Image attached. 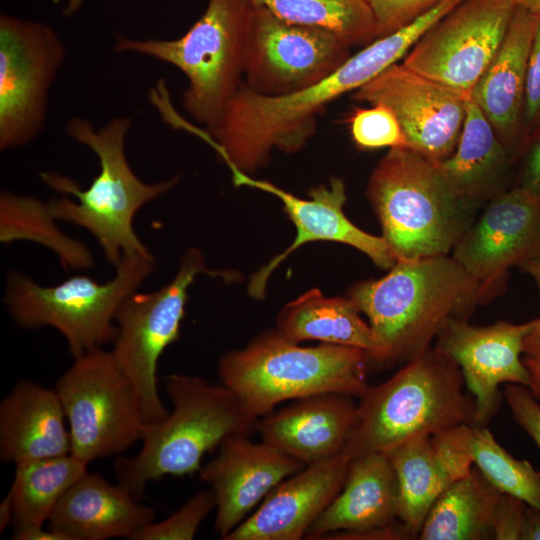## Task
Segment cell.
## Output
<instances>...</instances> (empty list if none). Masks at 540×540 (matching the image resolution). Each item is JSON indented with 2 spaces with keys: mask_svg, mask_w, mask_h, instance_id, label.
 I'll return each mask as SVG.
<instances>
[{
  "mask_svg": "<svg viewBox=\"0 0 540 540\" xmlns=\"http://www.w3.org/2000/svg\"><path fill=\"white\" fill-rule=\"evenodd\" d=\"M407 51L399 33L375 39L317 83L286 95H263L243 82L212 126L203 130L190 124L188 131L208 143L230 170L250 175L269 162L273 150L303 149L333 101L376 78Z\"/></svg>",
  "mask_w": 540,
  "mask_h": 540,
  "instance_id": "1",
  "label": "cell"
},
{
  "mask_svg": "<svg viewBox=\"0 0 540 540\" xmlns=\"http://www.w3.org/2000/svg\"><path fill=\"white\" fill-rule=\"evenodd\" d=\"M348 297L368 318L381 364L410 361L451 318L468 319L485 301L480 282L452 256L397 261L379 278L359 282Z\"/></svg>",
  "mask_w": 540,
  "mask_h": 540,
  "instance_id": "2",
  "label": "cell"
},
{
  "mask_svg": "<svg viewBox=\"0 0 540 540\" xmlns=\"http://www.w3.org/2000/svg\"><path fill=\"white\" fill-rule=\"evenodd\" d=\"M129 117H115L96 130L85 118L73 117L66 125L70 138L86 145L97 156L100 171L87 189L55 172H42L50 188L71 195L48 203L55 219L81 226L98 240L109 263L117 266L125 254H150L134 231L133 220L146 203L173 188L179 176L157 183L141 181L125 154Z\"/></svg>",
  "mask_w": 540,
  "mask_h": 540,
  "instance_id": "3",
  "label": "cell"
},
{
  "mask_svg": "<svg viewBox=\"0 0 540 540\" xmlns=\"http://www.w3.org/2000/svg\"><path fill=\"white\" fill-rule=\"evenodd\" d=\"M165 388L172 411L162 421L144 425L136 455L115 460L118 483L138 500L152 481L200 470L206 453L227 437L250 435L258 420L222 383L171 374L165 378Z\"/></svg>",
  "mask_w": 540,
  "mask_h": 540,
  "instance_id": "4",
  "label": "cell"
},
{
  "mask_svg": "<svg viewBox=\"0 0 540 540\" xmlns=\"http://www.w3.org/2000/svg\"><path fill=\"white\" fill-rule=\"evenodd\" d=\"M464 383L451 357L428 348L359 397L358 423L343 453L350 459L387 453L420 435L474 425L476 403L463 391Z\"/></svg>",
  "mask_w": 540,
  "mask_h": 540,
  "instance_id": "5",
  "label": "cell"
},
{
  "mask_svg": "<svg viewBox=\"0 0 540 540\" xmlns=\"http://www.w3.org/2000/svg\"><path fill=\"white\" fill-rule=\"evenodd\" d=\"M366 193L397 261L448 255L477 210L452 189L438 163L407 148H390L378 161Z\"/></svg>",
  "mask_w": 540,
  "mask_h": 540,
  "instance_id": "6",
  "label": "cell"
},
{
  "mask_svg": "<svg viewBox=\"0 0 540 540\" xmlns=\"http://www.w3.org/2000/svg\"><path fill=\"white\" fill-rule=\"evenodd\" d=\"M366 351L321 343L303 347L270 330L245 348L230 350L218 362L220 383L239 399L253 418L287 400L321 393L360 397L368 388Z\"/></svg>",
  "mask_w": 540,
  "mask_h": 540,
  "instance_id": "7",
  "label": "cell"
},
{
  "mask_svg": "<svg viewBox=\"0 0 540 540\" xmlns=\"http://www.w3.org/2000/svg\"><path fill=\"white\" fill-rule=\"evenodd\" d=\"M254 4L209 0L202 16L176 39L116 37L114 50L151 57L179 69L187 79L185 111L212 126L244 80V53Z\"/></svg>",
  "mask_w": 540,
  "mask_h": 540,
  "instance_id": "8",
  "label": "cell"
},
{
  "mask_svg": "<svg viewBox=\"0 0 540 540\" xmlns=\"http://www.w3.org/2000/svg\"><path fill=\"white\" fill-rule=\"evenodd\" d=\"M154 265L151 253L125 254L116 266L115 276L106 283L76 275L49 287L11 271L5 303L18 326L57 329L77 358L114 341L118 327L113 321L120 304L151 274Z\"/></svg>",
  "mask_w": 540,
  "mask_h": 540,
  "instance_id": "9",
  "label": "cell"
},
{
  "mask_svg": "<svg viewBox=\"0 0 540 540\" xmlns=\"http://www.w3.org/2000/svg\"><path fill=\"white\" fill-rule=\"evenodd\" d=\"M55 390L69 425L70 454L83 463L120 454L142 439L135 387L111 351L101 347L74 358Z\"/></svg>",
  "mask_w": 540,
  "mask_h": 540,
  "instance_id": "10",
  "label": "cell"
},
{
  "mask_svg": "<svg viewBox=\"0 0 540 540\" xmlns=\"http://www.w3.org/2000/svg\"><path fill=\"white\" fill-rule=\"evenodd\" d=\"M201 273L221 275L206 267L198 249L189 248L171 282L153 292L131 293L115 314L118 333L111 352L135 387L145 424L158 423L169 414L159 396L158 361L179 338L188 289Z\"/></svg>",
  "mask_w": 540,
  "mask_h": 540,
  "instance_id": "11",
  "label": "cell"
},
{
  "mask_svg": "<svg viewBox=\"0 0 540 540\" xmlns=\"http://www.w3.org/2000/svg\"><path fill=\"white\" fill-rule=\"evenodd\" d=\"M57 32L41 21L0 15V150L43 131L49 90L65 60Z\"/></svg>",
  "mask_w": 540,
  "mask_h": 540,
  "instance_id": "12",
  "label": "cell"
},
{
  "mask_svg": "<svg viewBox=\"0 0 540 540\" xmlns=\"http://www.w3.org/2000/svg\"><path fill=\"white\" fill-rule=\"evenodd\" d=\"M516 6L514 0H463L422 35L402 64L470 98L501 46Z\"/></svg>",
  "mask_w": 540,
  "mask_h": 540,
  "instance_id": "13",
  "label": "cell"
},
{
  "mask_svg": "<svg viewBox=\"0 0 540 540\" xmlns=\"http://www.w3.org/2000/svg\"><path fill=\"white\" fill-rule=\"evenodd\" d=\"M350 46L321 28L295 24L254 5L244 53V83L280 96L305 89L334 72Z\"/></svg>",
  "mask_w": 540,
  "mask_h": 540,
  "instance_id": "14",
  "label": "cell"
},
{
  "mask_svg": "<svg viewBox=\"0 0 540 540\" xmlns=\"http://www.w3.org/2000/svg\"><path fill=\"white\" fill-rule=\"evenodd\" d=\"M355 100L384 104L396 115L407 149L439 163L455 151L466 99L401 64H394L356 90Z\"/></svg>",
  "mask_w": 540,
  "mask_h": 540,
  "instance_id": "15",
  "label": "cell"
},
{
  "mask_svg": "<svg viewBox=\"0 0 540 540\" xmlns=\"http://www.w3.org/2000/svg\"><path fill=\"white\" fill-rule=\"evenodd\" d=\"M536 318L522 324L498 321L475 326L468 319L451 318L436 336L437 350L460 367L464 382L475 399V426H487L498 411L503 383L529 388L530 374L521 359L525 338Z\"/></svg>",
  "mask_w": 540,
  "mask_h": 540,
  "instance_id": "16",
  "label": "cell"
},
{
  "mask_svg": "<svg viewBox=\"0 0 540 540\" xmlns=\"http://www.w3.org/2000/svg\"><path fill=\"white\" fill-rule=\"evenodd\" d=\"M540 250V203L518 187L488 201L452 250V258L477 279L487 302L509 268Z\"/></svg>",
  "mask_w": 540,
  "mask_h": 540,
  "instance_id": "17",
  "label": "cell"
},
{
  "mask_svg": "<svg viewBox=\"0 0 540 540\" xmlns=\"http://www.w3.org/2000/svg\"><path fill=\"white\" fill-rule=\"evenodd\" d=\"M236 186H247L277 197L285 213L296 228L293 243L275 256L251 278L249 294L256 299L264 297L272 272L298 247L313 241H332L354 247L368 256L378 267L389 270L397 262L390 246L381 236H375L354 225L344 213L346 187L343 179L331 177L327 184H320L308 191L310 198H299L284 189L251 175L230 170Z\"/></svg>",
  "mask_w": 540,
  "mask_h": 540,
  "instance_id": "18",
  "label": "cell"
},
{
  "mask_svg": "<svg viewBox=\"0 0 540 540\" xmlns=\"http://www.w3.org/2000/svg\"><path fill=\"white\" fill-rule=\"evenodd\" d=\"M306 465L249 435L227 437L218 454L200 468L216 499L214 530L224 539L281 481Z\"/></svg>",
  "mask_w": 540,
  "mask_h": 540,
  "instance_id": "19",
  "label": "cell"
},
{
  "mask_svg": "<svg viewBox=\"0 0 540 540\" xmlns=\"http://www.w3.org/2000/svg\"><path fill=\"white\" fill-rule=\"evenodd\" d=\"M351 459L341 453L306 465L276 485L224 540H300L341 491Z\"/></svg>",
  "mask_w": 540,
  "mask_h": 540,
  "instance_id": "20",
  "label": "cell"
},
{
  "mask_svg": "<svg viewBox=\"0 0 540 540\" xmlns=\"http://www.w3.org/2000/svg\"><path fill=\"white\" fill-rule=\"evenodd\" d=\"M351 395L321 393L299 399L258 419L261 440L304 465L344 452L358 423Z\"/></svg>",
  "mask_w": 540,
  "mask_h": 540,
  "instance_id": "21",
  "label": "cell"
},
{
  "mask_svg": "<svg viewBox=\"0 0 540 540\" xmlns=\"http://www.w3.org/2000/svg\"><path fill=\"white\" fill-rule=\"evenodd\" d=\"M399 485L398 519L413 539L440 494L470 473L473 462L456 426L409 439L387 452Z\"/></svg>",
  "mask_w": 540,
  "mask_h": 540,
  "instance_id": "22",
  "label": "cell"
},
{
  "mask_svg": "<svg viewBox=\"0 0 540 540\" xmlns=\"http://www.w3.org/2000/svg\"><path fill=\"white\" fill-rule=\"evenodd\" d=\"M540 17L517 5L503 42L471 99L511 156L522 128L529 54Z\"/></svg>",
  "mask_w": 540,
  "mask_h": 540,
  "instance_id": "23",
  "label": "cell"
},
{
  "mask_svg": "<svg viewBox=\"0 0 540 540\" xmlns=\"http://www.w3.org/2000/svg\"><path fill=\"white\" fill-rule=\"evenodd\" d=\"M155 515L152 507L140 504L119 483L87 472L61 498L48 523L68 540L131 539Z\"/></svg>",
  "mask_w": 540,
  "mask_h": 540,
  "instance_id": "24",
  "label": "cell"
},
{
  "mask_svg": "<svg viewBox=\"0 0 540 540\" xmlns=\"http://www.w3.org/2000/svg\"><path fill=\"white\" fill-rule=\"evenodd\" d=\"M399 485L385 452H371L350 461L341 491L308 529L306 539H322L337 531H364L398 519Z\"/></svg>",
  "mask_w": 540,
  "mask_h": 540,
  "instance_id": "25",
  "label": "cell"
},
{
  "mask_svg": "<svg viewBox=\"0 0 540 540\" xmlns=\"http://www.w3.org/2000/svg\"><path fill=\"white\" fill-rule=\"evenodd\" d=\"M56 390L23 380L0 404V458L15 465L70 454L69 429Z\"/></svg>",
  "mask_w": 540,
  "mask_h": 540,
  "instance_id": "26",
  "label": "cell"
},
{
  "mask_svg": "<svg viewBox=\"0 0 540 540\" xmlns=\"http://www.w3.org/2000/svg\"><path fill=\"white\" fill-rule=\"evenodd\" d=\"M510 155L481 109L466 99V115L454 153L438 163L452 189L478 208L503 189Z\"/></svg>",
  "mask_w": 540,
  "mask_h": 540,
  "instance_id": "27",
  "label": "cell"
},
{
  "mask_svg": "<svg viewBox=\"0 0 540 540\" xmlns=\"http://www.w3.org/2000/svg\"><path fill=\"white\" fill-rule=\"evenodd\" d=\"M360 313L349 297H326L319 289H311L281 309L276 330L295 343L317 340L360 348L370 360L376 342Z\"/></svg>",
  "mask_w": 540,
  "mask_h": 540,
  "instance_id": "28",
  "label": "cell"
},
{
  "mask_svg": "<svg viewBox=\"0 0 540 540\" xmlns=\"http://www.w3.org/2000/svg\"><path fill=\"white\" fill-rule=\"evenodd\" d=\"M502 492L475 466L448 486L430 509L421 540L493 539L492 519Z\"/></svg>",
  "mask_w": 540,
  "mask_h": 540,
  "instance_id": "29",
  "label": "cell"
},
{
  "mask_svg": "<svg viewBox=\"0 0 540 540\" xmlns=\"http://www.w3.org/2000/svg\"><path fill=\"white\" fill-rule=\"evenodd\" d=\"M9 490L13 532L43 526L67 491L87 471L71 454L24 461L15 465Z\"/></svg>",
  "mask_w": 540,
  "mask_h": 540,
  "instance_id": "30",
  "label": "cell"
},
{
  "mask_svg": "<svg viewBox=\"0 0 540 540\" xmlns=\"http://www.w3.org/2000/svg\"><path fill=\"white\" fill-rule=\"evenodd\" d=\"M48 204L39 199L9 191L0 194V241L16 240L37 242L52 250L62 265L72 269H85L93 265L88 248L78 240L63 234L55 225Z\"/></svg>",
  "mask_w": 540,
  "mask_h": 540,
  "instance_id": "31",
  "label": "cell"
},
{
  "mask_svg": "<svg viewBox=\"0 0 540 540\" xmlns=\"http://www.w3.org/2000/svg\"><path fill=\"white\" fill-rule=\"evenodd\" d=\"M279 18L336 34L350 47L375 40L374 18L367 0H250Z\"/></svg>",
  "mask_w": 540,
  "mask_h": 540,
  "instance_id": "32",
  "label": "cell"
},
{
  "mask_svg": "<svg viewBox=\"0 0 540 540\" xmlns=\"http://www.w3.org/2000/svg\"><path fill=\"white\" fill-rule=\"evenodd\" d=\"M457 431L473 465L490 483L540 510V474L530 462L510 455L487 426L461 424Z\"/></svg>",
  "mask_w": 540,
  "mask_h": 540,
  "instance_id": "33",
  "label": "cell"
},
{
  "mask_svg": "<svg viewBox=\"0 0 540 540\" xmlns=\"http://www.w3.org/2000/svg\"><path fill=\"white\" fill-rule=\"evenodd\" d=\"M214 508L213 491L210 488L200 490L168 518L145 525L130 540H191Z\"/></svg>",
  "mask_w": 540,
  "mask_h": 540,
  "instance_id": "34",
  "label": "cell"
},
{
  "mask_svg": "<svg viewBox=\"0 0 540 540\" xmlns=\"http://www.w3.org/2000/svg\"><path fill=\"white\" fill-rule=\"evenodd\" d=\"M352 140L359 149L407 148L406 139L394 112L384 104L357 108L349 117Z\"/></svg>",
  "mask_w": 540,
  "mask_h": 540,
  "instance_id": "35",
  "label": "cell"
},
{
  "mask_svg": "<svg viewBox=\"0 0 540 540\" xmlns=\"http://www.w3.org/2000/svg\"><path fill=\"white\" fill-rule=\"evenodd\" d=\"M439 0H367L374 18L375 39L414 21Z\"/></svg>",
  "mask_w": 540,
  "mask_h": 540,
  "instance_id": "36",
  "label": "cell"
},
{
  "mask_svg": "<svg viewBox=\"0 0 540 540\" xmlns=\"http://www.w3.org/2000/svg\"><path fill=\"white\" fill-rule=\"evenodd\" d=\"M522 128L528 137L540 130V22L528 59Z\"/></svg>",
  "mask_w": 540,
  "mask_h": 540,
  "instance_id": "37",
  "label": "cell"
},
{
  "mask_svg": "<svg viewBox=\"0 0 540 540\" xmlns=\"http://www.w3.org/2000/svg\"><path fill=\"white\" fill-rule=\"evenodd\" d=\"M503 396L515 422L526 431L540 450V404L531 390L520 384H506ZM540 474V470H538Z\"/></svg>",
  "mask_w": 540,
  "mask_h": 540,
  "instance_id": "38",
  "label": "cell"
},
{
  "mask_svg": "<svg viewBox=\"0 0 540 540\" xmlns=\"http://www.w3.org/2000/svg\"><path fill=\"white\" fill-rule=\"evenodd\" d=\"M526 507L521 498L502 493L492 519L493 539L520 540Z\"/></svg>",
  "mask_w": 540,
  "mask_h": 540,
  "instance_id": "39",
  "label": "cell"
},
{
  "mask_svg": "<svg viewBox=\"0 0 540 540\" xmlns=\"http://www.w3.org/2000/svg\"><path fill=\"white\" fill-rule=\"evenodd\" d=\"M516 187L540 203V130L531 136Z\"/></svg>",
  "mask_w": 540,
  "mask_h": 540,
  "instance_id": "40",
  "label": "cell"
},
{
  "mask_svg": "<svg viewBox=\"0 0 540 540\" xmlns=\"http://www.w3.org/2000/svg\"><path fill=\"white\" fill-rule=\"evenodd\" d=\"M322 539H357V540H398L413 539L405 525L397 520L396 522L381 528L369 529L364 531H337L329 533Z\"/></svg>",
  "mask_w": 540,
  "mask_h": 540,
  "instance_id": "41",
  "label": "cell"
},
{
  "mask_svg": "<svg viewBox=\"0 0 540 540\" xmlns=\"http://www.w3.org/2000/svg\"><path fill=\"white\" fill-rule=\"evenodd\" d=\"M520 270L530 275L537 284L540 296V250L523 261ZM524 354L530 357H540V314L536 318L534 330L525 338Z\"/></svg>",
  "mask_w": 540,
  "mask_h": 540,
  "instance_id": "42",
  "label": "cell"
},
{
  "mask_svg": "<svg viewBox=\"0 0 540 540\" xmlns=\"http://www.w3.org/2000/svg\"><path fill=\"white\" fill-rule=\"evenodd\" d=\"M520 540H540V510L527 505Z\"/></svg>",
  "mask_w": 540,
  "mask_h": 540,
  "instance_id": "43",
  "label": "cell"
},
{
  "mask_svg": "<svg viewBox=\"0 0 540 540\" xmlns=\"http://www.w3.org/2000/svg\"><path fill=\"white\" fill-rule=\"evenodd\" d=\"M12 538L15 540H68L62 533L49 527L45 529L43 526L13 532Z\"/></svg>",
  "mask_w": 540,
  "mask_h": 540,
  "instance_id": "44",
  "label": "cell"
},
{
  "mask_svg": "<svg viewBox=\"0 0 540 540\" xmlns=\"http://www.w3.org/2000/svg\"><path fill=\"white\" fill-rule=\"evenodd\" d=\"M523 363L530 374V385L533 396L540 400V357L525 356Z\"/></svg>",
  "mask_w": 540,
  "mask_h": 540,
  "instance_id": "45",
  "label": "cell"
},
{
  "mask_svg": "<svg viewBox=\"0 0 540 540\" xmlns=\"http://www.w3.org/2000/svg\"><path fill=\"white\" fill-rule=\"evenodd\" d=\"M13 520V506L9 493L0 504V531L2 532Z\"/></svg>",
  "mask_w": 540,
  "mask_h": 540,
  "instance_id": "46",
  "label": "cell"
},
{
  "mask_svg": "<svg viewBox=\"0 0 540 540\" xmlns=\"http://www.w3.org/2000/svg\"><path fill=\"white\" fill-rule=\"evenodd\" d=\"M515 3L540 17V0H514Z\"/></svg>",
  "mask_w": 540,
  "mask_h": 540,
  "instance_id": "47",
  "label": "cell"
},
{
  "mask_svg": "<svg viewBox=\"0 0 540 540\" xmlns=\"http://www.w3.org/2000/svg\"><path fill=\"white\" fill-rule=\"evenodd\" d=\"M70 7L78 9L84 0H67Z\"/></svg>",
  "mask_w": 540,
  "mask_h": 540,
  "instance_id": "48",
  "label": "cell"
}]
</instances>
